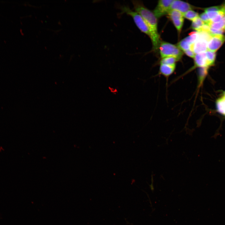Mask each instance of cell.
Returning a JSON list of instances; mask_svg holds the SVG:
<instances>
[{"instance_id": "6da1fadb", "label": "cell", "mask_w": 225, "mask_h": 225, "mask_svg": "<svg viewBox=\"0 0 225 225\" xmlns=\"http://www.w3.org/2000/svg\"><path fill=\"white\" fill-rule=\"evenodd\" d=\"M135 11L139 13L148 26L151 34L153 48L156 51L160 44L159 36L158 32L157 18L152 12L146 8L140 1H132Z\"/></svg>"}, {"instance_id": "7a4b0ae2", "label": "cell", "mask_w": 225, "mask_h": 225, "mask_svg": "<svg viewBox=\"0 0 225 225\" xmlns=\"http://www.w3.org/2000/svg\"><path fill=\"white\" fill-rule=\"evenodd\" d=\"M119 8L121 11L120 14L125 13L130 16L139 29L151 38V34L149 28L144 19L139 13L132 10L128 6H121Z\"/></svg>"}, {"instance_id": "3957f363", "label": "cell", "mask_w": 225, "mask_h": 225, "mask_svg": "<svg viewBox=\"0 0 225 225\" xmlns=\"http://www.w3.org/2000/svg\"><path fill=\"white\" fill-rule=\"evenodd\" d=\"M159 48L162 58L172 57L176 58L179 61L183 54L182 51L177 46L166 42L161 43Z\"/></svg>"}, {"instance_id": "277c9868", "label": "cell", "mask_w": 225, "mask_h": 225, "mask_svg": "<svg viewBox=\"0 0 225 225\" xmlns=\"http://www.w3.org/2000/svg\"><path fill=\"white\" fill-rule=\"evenodd\" d=\"M173 1V0H161L158 1L153 12L157 18L168 14Z\"/></svg>"}, {"instance_id": "5b68a950", "label": "cell", "mask_w": 225, "mask_h": 225, "mask_svg": "<svg viewBox=\"0 0 225 225\" xmlns=\"http://www.w3.org/2000/svg\"><path fill=\"white\" fill-rule=\"evenodd\" d=\"M170 18L179 32H180L184 21L183 14L178 11L171 10L168 13Z\"/></svg>"}, {"instance_id": "8992f818", "label": "cell", "mask_w": 225, "mask_h": 225, "mask_svg": "<svg viewBox=\"0 0 225 225\" xmlns=\"http://www.w3.org/2000/svg\"><path fill=\"white\" fill-rule=\"evenodd\" d=\"M225 41V36L222 35H212L208 43V50L215 52Z\"/></svg>"}, {"instance_id": "52a82bcc", "label": "cell", "mask_w": 225, "mask_h": 225, "mask_svg": "<svg viewBox=\"0 0 225 225\" xmlns=\"http://www.w3.org/2000/svg\"><path fill=\"white\" fill-rule=\"evenodd\" d=\"M194 59V65L188 70L189 72L193 70L196 68H209L211 66L208 61L205 52L196 54Z\"/></svg>"}, {"instance_id": "ba28073f", "label": "cell", "mask_w": 225, "mask_h": 225, "mask_svg": "<svg viewBox=\"0 0 225 225\" xmlns=\"http://www.w3.org/2000/svg\"><path fill=\"white\" fill-rule=\"evenodd\" d=\"M193 8L192 6L188 3L180 0H173L171 4L170 11L177 10L183 14Z\"/></svg>"}, {"instance_id": "9c48e42d", "label": "cell", "mask_w": 225, "mask_h": 225, "mask_svg": "<svg viewBox=\"0 0 225 225\" xmlns=\"http://www.w3.org/2000/svg\"><path fill=\"white\" fill-rule=\"evenodd\" d=\"M208 42L204 40L198 39L194 44L191 45L190 49L195 54L205 52L208 50Z\"/></svg>"}, {"instance_id": "30bf717a", "label": "cell", "mask_w": 225, "mask_h": 225, "mask_svg": "<svg viewBox=\"0 0 225 225\" xmlns=\"http://www.w3.org/2000/svg\"><path fill=\"white\" fill-rule=\"evenodd\" d=\"M176 64L170 65L165 64H160L159 72L167 79L171 75L174 71Z\"/></svg>"}, {"instance_id": "8fae6325", "label": "cell", "mask_w": 225, "mask_h": 225, "mask_svg": "<svg viewBox=\"0 0 225 225\" xmlns=\"http://www.w3.org/2000/svg\"><path fill=\"white\" fill-rule=\"evenodd\" d=\"M216 105L218 112L225 116V91L217 100Z\"/></svg>"}, {"instance_id": "7c38bea8", "label": "cell", "mask_w": 225, "mask_h": 225, "mask_svg": "<svg viewBox=\"0 0 225 225\" xmlns=\"http://www.w3.org/2000/svg\"><path fill=\"white\" fill-rule=\"evenodd\" d=\"M204 24V22L198 17L192 21L191 28L192 29L197 31V32H199Z\"/></svg>"}, {"instance_id": "4fadbf2b", "label": "cell", "mask_w": 225, "mask_h": 225, "mask_svg": "<svg viewBox=\"0 0 225 225\" xmlns=\"http://www.w3.org/2000/svg\"><path fill=\"white\" fill-rule=\"evenodd\" d=\"M210 27L217 29L222 30L225 31V15L219 22L210 23Z\"/></svg>"}, {"instance_id": "5bb4252c", "label": "cell", "mask_w": 225, "mask_h": 225, "mask_svg": "<svg viewBox=\"0 0 225 225\" xmlns=\"http://www.w3.org/2000/svg\"><path fill=\"white\" fill-rule=\"evenodd\" d=\"M198 33L197 31L193 32L190 33L189 35L184 39L190 44H194L198 40Z\"/></svg>"}, {"instance_id": "9a60e30c", "label": "cell", "mask_w": 225, "mask_h": 225, "mask_svg": "<svg viewBox=\"0 0 225 225\" xmlns=\"http://www.w3.org/2000/svg\"><path fill=\"white\" fill-rule=\"evenodd\" d=\"M178 60L175 58L172 57H165L162 59L160 61V64H165L170 65L176 64V62Z\"/></svg>"}, {"instance_id": "2e32d148", "label": "cell", "mask_w": 225, "mask_h": 225, "mask_svg": "<svg viewBox=\"0 0 225 225\" xmlns=\"http://www.w3.org/2000/svg\"><path fill=\"white\" fill-rule=\"evenodd\" d=\"M183 15L185 18L192 21L199 17L197 12L192 10L188 11L183 14Z\"/></svg>"}, {"instance_id": "e0dca14e", "label": "cell", "mask_w": 225, "mask_h": 225, "mask_svg": "<svg viewBox=\"0 0 225 225\" xmlns=\"http://www.w3.org/2000/svg\"><path fill=\"white\" fill-rule=\"evenodd\" d=\"M207 58L211 66L215 62L216 54L215 52L207 50L206 52Z\"/></svg>"}, {"instance_id": "ac0fdd59", "label": "cell", "mask_w": 225, "mask_h": 225, "mask_svg": "<svg viewBox=\"0 0 225 225\" xmlns=\"http://www.w3.org/2000/svg\"><path fill=\"white\" fill-rule=\"evenodd\" d=\"M190 44L184 39L180 41L177 44V46L182 51H184L190 49Z\"/></svg>"}, {"instance_id": "d6986e66", "label": "cell", "mask_w": 225, "mask_h": 225, "mask_svg": "<svg viewBox=\"0 0 225 225\" xmlns=\"http://www.w3.org/2000/svg\"><path fill=\"white\" fill-rule=\"evenodd\" d=\"M208 67L199 68L198 69V73L200 78V82H202L203 78L206 77L208 73Z\"/></svg>"}, {"instance_id": "ffe728a7", "label": "cell", "mask_w": 225, "mask_h": 225, "mask_svg": "<svg viewBox=\"0 0 225 225\" xmlns=\"http://www.w3.org/2000/svg\"><path fill=\"white\" fill-rule=\"evenodd\" d=\"M199 18L204 23L208 24L209 25L211 21L205 12L201 13L199 16Z\"/></svg>"}, {"instance_id": "44dd1931", "label": "cell", "mask_w": 225, "mask_h": 225, "mask_svg": "<svg viewBox=\"0 0 225 225\" xmlns=\"http://www.w3.org/2000/svg\"><path fill=\"white\" fill-rule=\"evenodd\" d=\"M223 8L222 6H213L205 8L204 11L205 12H218L221 10Z\"/></svg>"}, {"instance_id": "7402d4cb", "label": "cell", "mask_w": 225, "mask_h": 225, "mask_svg": "<svg viewBox=\"0 0 225 225\" xmlns=\"http://www.w3.org/2000/svg\"><path fill=\"white\" fill-rule=\"evenodd\" d=\"M206 12L209 18L210 21L217 16L219 12Z\"/></svg>"}, {"instance_id": "603a6c76", "label": "cell", "mask_w": 225, "mask_h": 225, "mask_svg": "<svg viewBox=\"0 0 225 225\" xmlns=\"http://www.w3.org/2000/svg\"><path fill=\"white\" fill-rule=\"evenodd\" d=\"M184 52L187 56L191 58H194L195 56V54L194 52L190 49L185 51Z\"/></svg>"}, {"instance_id": "cb8c5ba5", "label": "cell", "mask_w": 225, "mask_h": 225, "mask_svg": "<svg viewBox=\"0 0 225 225\" xmlns=\"http://www.w3.org/2000/svg\"><path fill=\"white\" fill-rule=\"evenodd\" d=\"M224 9L225 10V3L222 6Z\"/></svg>"}]
</instances>
